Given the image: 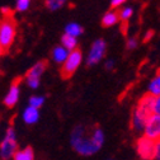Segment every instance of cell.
Segmentation results:
<instances>
[{
	"instance_id": "1",
	"label": "cell",
	"mask_w": 160,
	"mask_h": 160,
	"mask_svg": "<svg viewBox=\"0 0 160 160\" xmlns=\"http://www.w3.org/2000/svg\"><path fill=\"white\" fill-rule=\"evenodd\" d=\"M70 144L72 149L82 156H92L97 154L102 148H99L92 138V130L83 125H78L70 136Z\"/></svg>"
},
{
	"instance_id": "2",
	"label": "cell",
	"mask_w": 160,
	"mask_h": 160,
	"mask_svg": "<svg viewBox=\"0 0 160 160\" xmlns=\"http://www.w3.org/2000/svg\"><path fill=\"white\" fill-rule=\"evenodd\" d=\"M154 97L150 94H145L138 101L137 107L133 111L132 118H131V127L135 131H142L145 127V123L150 116H152V106H154Z\"/></svg>"
},
{
	"instance_id": "3",
	"label": "cell",
	"mask_w": 160,
	"mask_h": 160,
	"mask_svg": "<svg viewBox=\"0 0 160 160\" xmlns=\"http://www.w3.org/2000/svg\"><path fill=\"white\" fill-rule=\"evenodd\" d=\"M15 32H17V27H15V22L13 17H0V46L4 50H8L15 38Z\"/></svg>"
},
{
	"instance_id": "4",
	"label": "cell",
	"mask_w": 160,
	"mask_h": 160,
	"mask_svg": "<svg viewBox=\"0 0 160 160\" xmlns=\"http://www.w3.org/2000/svg\"><path fill=\"white\" fill-rule=\"evenodd\" d=\"M18 151V142L15 137V131L13 125L7 130L5 137L0 142V156L3 160H9Z\"/></svg>"
},
{
	"instance_id": "5",
	"label": "cell",
	"mask_w": 160,
	"mask_h": 160,
	"mask_svg": "<svg viewBox=\"0 0 160 160\" xmlns=\"http://www.w3.org/2000/svg\"><path fill=\"white\" fill-rule=\"evenodd\" d=\"M82 60H83V53L80 50H74L69 52V56L61 68V76L64 79L71 78L74 72L78 70V68L80 66V64H82Z\"/></svg>"
},
{
	"instance_id": "6",
	"label": "cell",
	"mask_w": 160,
	"mask_h": 160,
	"mask_svg": "<svg viewBox=\"0 0 160 160\" xmlns=\"http://www.w3.org/2000/svg\"><path fill=\"white\" fill-rule=\"evenodd\" d=\"M136 152L141 160H154L155 159V141L141 136L136 141Z\"/></svg>"
},
{
	"instance_id": "7",
	"label": "cell",
	"mask_w": 160,
	"mask_h": 160,
	"mask_svg": "<svg viewBox=\"0 0 160 160\" xmlns=\"http://www.w3.org/2000/svg\"><path fill=\"white\" fill-rule=\"evenodd\" d=\"M106 50H107V45H106L104 39H95L90 47V52L87 58V65L93 66V65L98 64L104 57Z\"/></svg>"
},
{
	"instance_id": "8",
	"label": "cell",
	"mask_w": 160,
	"mask_h": 160,
	"mask_svg": "<svg viewBox=\"0 0 160 160\" xmlns=\"http://www.w3.org/2000/svg\"><path fill=\"white\" fill-rule=\"evenodd\" d=\"M144 136L152 140V141H160V116L152 114L148 119L144 127Z\"/></svg>"
},
{
	"instance_id": "9",
	"label": "cell",
	"mask_w": 160,
	"mask_h": 160,
	"mask_svg": "<svg viewBox=\"0 0 160 160\" xmlns=\"http://www.w3.org/2000/svg\"><path fill=\"white\" fill-rule=\"evenodd\" d=\"M19 82H21V79H15L12 83V85L9 88V92H8V94L5 95L4 101H3L4 106L8 107V108H13L17 104L18 99H19Z\"/></svg>"
},
{
	"instance_id": "10",
	"label": "cell",
	"mask_w": 160,
	"mask_h": 160,
	"mask_svg": "<svg viewBox=\"0 0 160 160\" xmlns=\"http://www.w3.org/2000/svg\"><path fill=\"white\" fill-rule=\"evenodd\" d=\"M46 69H47V61H39V62H37L36 65H33L28 70L27 79H37V80H39Z\"/></svg>"
},
{
	"instance_id": "11",
	"label": "cell",
	"mask_w": 160,
	"mask_h": 160,
	"mask_svg": "<svg viewBox=\"0 0 160 160\" xmlns=\"http://www.w3.org/2000/svg\"><path fill=\"white\" fill-rule=\"evenodd\" d=\"M39 118V111L33 108V107H28L24 109V113H23V119L27 125H33L38 121Z\"/></svg>"
},
{
	"instance_id": "12",
	"label": "cell",
	"mask_w": 160,
	"mask_h": 160,
	"mask_svg": "<svg viewBox=\"0 0 160 160\" xmlns=\"http://www.w3.org/2000/svg\"><path fill=\"white\" fill-rule=\"evenodd\" d=\"M68 56H69V51L66 50V48H64L62 46H57V47H55L53 48V51H52V58H53V61L55 62H65V60L68 58Z\"/></svg>"
},
{
	"instance_id": "13",
	"label": "cell",
	"mask_w": 160,
	"mask_h": 160,
	"mask_svg": "<svg viewBox=\"0 0 160 160\" xmlns=\"http://www.w3.org/2000/svg\"><path fill=\"white\" fill-rule=\"evenodd\" d=\"M13 159L14 160H34V151L31 146H27L23 150H18L14 154Z\"/></svg>"
},
{
	"instance_id": "14",
	"label": "cell",
	"mask_w": 160,
	"mask_h": 160,
	"mask_svg": "<svg viewBox=\"0 0 160 160\" xmlns=\"http://www.w3.org/2000/svg\"><path fill=\"white\" fill-rule=\"evenodd\" d=\"M118 21H119L118 13H116L114 10H111V12H108V13H106L103 15V18H102V26L103 27H112Z\"/></svg>"
},
{
	"instance_id": "15",
	"label": "cell",
	"mask_w": 160,
	"mask_h": 160,
	"mask_svg": "<svg viewBox=\"0 0 160 160\" xmlns=\"http://www.w3.org/2000/svg\"><path fill=\"white\" fill-rule=\"evenodd\" d=\"M151 97H160V74H158L149 84V93Z\"/></svg>"
},
{
	"instance_id": "16",
	"label": "cell",
	"mask_w": 160,
	"mask_h": 160,
	"mask_svg": "<svg viewBox=\"0 0 160 160\" xmlns=\"http://www.w3.org/2000/svg\"><path fill=\"white\" fill-rule=\"evenodd\" d=\"M61 43H62V47L66 48L68 51H74L76 50V46H78V41L75 37H71V36H68V34H64L61 37Z\"/></svg>"
},
{
	"instance_id": "17",
	"label": "cell",
	"mask_w": 160,
	"mask_h": 160,
	"mask_svg": "<svg viewBox=\"0 0 160 160\" xmlns=\"http://www.w3.org/2000/svg\"><path fill=\"white\" fill-rule=\"evenodd\" d=\"M83 32H84L83 27L79 26L78 23H70V24H68L65 27V34L71 36V37H75V38L78 36H80V34H83Z\"/></svg>"
},
{
	"instance_id": "18",
	"label": "cell",
	"mask_w": 160,
	"mask_h": 160,
	"mask_svg": "<svg viewBox=\"0 0 160 160\" xmlns=\"http://www.w3.org/2000/svg\"><path fill=\"white\" fill-rule=\"evenodd\" d=\"M66 3V0H46V8L51 12H55L57 9H60L61 7H64V4Z\"/></svg>"
},
{
	"instance_id": "19",
	"label": "cell",
	"mask_w": 160,
	"mask_h": 160,
	"mask_svg": "<svg viewBox=\"0 0 160 160\" xmlns=\"http://www.w3.org/2000/svg\"><path fill=\"white\" fill-rule=\"evenodd\" d=\"M45 103V97H31L29 98V107L39 109Z\"/></svg>"
},
{
	"instance_id": "20",
	"label": "cell",
	"mask_w": 160,
	"mask_h": 160,
	"mask_svg": "<svg viewBox=\"0 0 160 160\" xmlns=\"http://www.w3.org/2000/svg\"><path fill=\"white\" fill-rule=\"evenodd\" d=\"M31 5V0H17V10L18 12H26Z\"/></svg>"
},
{
	"instance_id": "21",
	"label": "cell",
	"mask_w": 160,
	"mask_h": 160,
	"mask_svg": "<svg viewBox=\"0 0 160 160\" xmlns=\"http://www.w3.org/2000/svg\"><path fill=\"white\" fill-rule=\"evenodd\" d=\"M132 13H133L132 8H123L118 13V17H119V19H122V21H127V19H130V17L132 15Z\"/></svg>"
},
{
	"instance_id": "22",
	"label": "cell",
	"mask_w": 160,
	"mask_h": 160,
	"mask_svg": "<svg viewBox=\"0 0 160 160\" xmlns=\"http://www.w3.org/2000/svg\"><path fill=\"white\" fill-rule=\"evenodd\" d=\"M152 114L160 116V97H156L154 99V106H152Z\"/></svg>"
},
{
	"instance_id": "23",
	"label": "cell",
	"mask_w": 160,
	"mask_h": 160,
	"mask_svg": "<svg viewBox=\"0 0 160 160\" xmlns=\"http://www.w3.org/2000/svg\"><path fill=\"white\" fill-rule=\"evenodd\" d=\"M137 45H138L137 38H136V37H132V38H130L128 41H127V43H126V48L131 51V50H135V48L137 47Z\"/></svg>"
},
{
	"instance_id": "24",
	"label": "cell",
	"mask_w": 160,
	"mask_h": 160,
	"mask_svg": "<svg viewBox=\"0 0 160 160\" xmlns=\"http://www.w3.org/2000/svg\"><path fill=\"white\" fill-rule=\"evenodd\" d=\"M0 14H2V17H4V18H8V17H13L12 9H10V8H7V7L0 8Z\"/></svg>"
},
{
	"instance_id": "25",
	"label": "cell",
	"mask_w": 160,
	"mask_h": 160,
	"mask_svg": "<svg viewBox=\"0 0 160 160\" xmlns=\"http://www.w3.org/2000/svg\"><path fill=\"white\" fill-rule=\"evenodd\" d=\"M27 84H28L29 88L37 89L39 87V80H37V79H27Z\"/></svg>"
},
{
	"instance_id": "26",
	"label": "cell",
	"mask_w": 160,
	"mask_h": 160,
	"mask_svg": "<svg viewBox=\"0 0 160 160\" xmlns=\"http://www.w3.org/2000/svg\"><path fill=\"white\" fill-rule=\"evenodd\" d=\"M125 2H127V0H112V2H111V7L112 8H118L119 5H122Z\"/></svg>"
},
{
	"instance_id": "27",
	"label": "cell",
	"mask_w": 160,
	"mask_h": 160,
	"mask_svg": "<svg viewBox=\"0 0 160 160\" xmlns=\"http://www.w3.org/2000/svg\"><path fill=\"white\" fill-rule=\"evenodd\" d=\"M155 159L160 160V141L155 142Z\"/></svg>"
},
{
	"instance_id": "28",
	"label": "cell",
	"mask_w": 160,
	"mask_h": 160,
	"mask_svg": "<svg viewBox=\"0 0 160 160\" xmlns=\"http://www.w3.org/2000/svg\"><path fill=\"white\" fill-rule=\"evenodd\" d=\"M113 66H114V64H113L112 60H108V61L106 62V69H107V70H112Z\"/></svg>"
},
{
	"instance_id": "29",
	"label": "cell",
	"mask_w": 160,
	"mask_h": 160,
	"mask_svg": "<svg viewBox=\"0 0 160 160\" xmlns=\"http://www.w3.org/2000/svg\"><path fill=\"white\" fill-rule=\"evenodd\" d=\"M152 34H154V31H149V32L146 33L145 38H144V42H148V41H149V38H151V37H152Z\"/></svg>"
},
{
	"instance_id": "30",
	"label": "cell",
	"mask_w": 160,
	"mask_h": 160,
	"mask_svg": "<svg viewBox=\"0 0 160 160\" xmlns=\"http://www.w3.org/2000/svg\"><path fill=\"white\" fill-rule=\"evenodd\" d=\"M4 53V48L2 47V46H0V57H2V55Z\"/></svg>"
},
{
	"instance_id": "31",
	"label": "cell",
	"mask_w": 160,
	"mask_h": 160,
	"mask_svg": "<svg viewBox=\"0 0 160 160\" xmlns=\"http://www.w3.org/2000/svg\"><path fill=\"white\" fill-rule=\"evenodd\" d=\"M158 74H160V69H159V70H158Z\"/></svg>"
},
{
	"instance_id": "32",
	"label": "cell",
	"mask_w": 160,
	"mask_h": 160,
	"mask_svg": "<svg viewBox=\"0 0 160 160\" xmlns=\"http://www.w3.org/2000/svg\"><path fill=\"white\" fill-rule=\"evenodd\" d=\"M109 160H113V159H109Z\"/></svg>"
}]
</instances>
